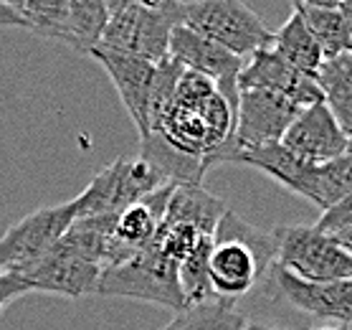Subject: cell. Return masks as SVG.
Here are the masks:
<instances>
[{
  "label": "cell",
  "instance_id": "obj_1",
  "mask_svg": "<svg viewBox=\"0 0 352 330\" xmlns=\"http://www.w3.org/2000/svg\"><path fill=\"white\" fill-rule=\"evenodd\" d=\"M233 125L236 110L216 84L203 74L183 69L173 99L150 120V132L160 135L177 153L213 168L231 143Z\"/></svg>",
  "mask_w": 352,
  "mask_h": 330
},
{
  "label": "cell",
  "instance_id": "obj_2",
  "mask_svg": "<svg viewBox=\"0 0 352 330\" xmlns=\"http://www.w3.org/2000/svg\"><path fill=\"white\" fill-rule=\"evenodd\" d=\"M175 25H180V3L175 0H107V25L94 49L160 64L168 59Z\"/></svg>",
  "mask_w": 352,
  "mask_h": 330
},
{
  "label": "cell",
  "instance_id": "obj_3",
  "mask_svg": "<svg viewBox=\"0 0 352 330\" xmlns=\"http://www.w3.org/2000/svg\"><path fill=\"white\" fill-rule=\"evenodd\" d=\"M180 25L213 41L239 59L272 46L274 33L241 0H195L180 3Z\"/></svg>",
  "mask_w": 352,
  "mask_h": 330
},
{
  "label": "cell",
  "instance_id": "obj_4",
  "mask_svg": "<svg viewBox=\"0 0 352 330\" xmlns=\"http://www.w3.org/2000/svg\"><path fill=\"white\" fill-rule=\"evenodd\" d=\"M10 6L23 18L25 31L87 56L107 25V0H18Z\"/></svg>",
  "mask_w": 352,
  "mask_h": 330
},
{
  "label": "cell",
  "instance_id": "obj_5",
  "mask_svg": "<svg viewBox=\"0 0 352 330\" xmlns=\"http://www.w3.org/2000/svg\"><path fill=\"white\" fill-rule=\"evenodd\" d=\"M94 295L144 300L168 307L175 315L188 310L177 280V265L162 257L155 247H144L127 262L102 269Z\"/></svg>",
  "mask_w": 352,
  "mask_h": 330
},
{
  "label": "cell",
  "instance_id": "obj_6",
  "mask_svg": "<svg viewBox=\"0 0 352 330\" xmlns=\"http://www.w3.org/2000/svg\"><path fill=\"white\" fill-rule=\"evenodd\" d=\"M276 265L305 282H335L352 277V257L335 236L314 226H276Z\"/></svg>",
  "mask_w": 352,
  "mask_h": 330
},
{
  "label": "cell",
  "instance_id": "obj_7",
  "mask_svg": "<svg viewBox=\"0 0 352 330\" xmlns=\"http://www.w3.org/2000/svg\"><path fill=\"white\" fill-rule=\"evenodd\" d=\"M162 185V178L140 155L117 158L104 170H99L91 183L72 201L74 218L114 216Z\"/></svg>",
  "mask_w": 352,
  "mask_h": 330
},
{
  "label": "cell",
  "instance_id": "obj_8",
  "mask_svg": "<svg viewBox=\"0 0 352 330\" xmlns=\"http://www.w3.org/2000/svg\"><path fill=\"white\" fill-rule=\"evenodd\" d=\"M302 112L299 107L276 92H264V89H246L239 92V107H236V125H233V137L226 147L218 163H231L236 153L254 150L281 143L287 135L296 114Z\"/></svg>",
  "mask_w": 352,
  "mask_h": 330
},
{
  "label": "cell",
  "instance_id": "obj_9",
  "mask_svg": "<svg viewBox=\"0 0 352 330\" xmlns=\"http://www.w3.org/2000/svg\"><path fill=\"white\" fill-rule=\"evenodd\" d=\"M72 201L43 206L21 218L0 236V272L23 274L25 269H31L61 239V234L72 226Z\"/></svg>",
  "mask_w": 352,
  "mask_h": 330
},
{
  "label": "cell",
  "instance_id": "obj_10",
  "mask_svg": "<svg viewBox=\"0 0 352 330\" xmlns=\"http://www.w3.org/2000/svg\"><path fill=\"white\" fill-rule=\"evenodd\" d=\"M168 56L175 59L177 64H183L185 69H190L195 74L208 76L216 89L226 97V102L236 110L239 107V72L243 69L246 59H239L228 54L226 49L216 46L213 41L203 39L195 31L185 28V25H175L170 33V46Z\"/></svg>",
  "mask_w": 352,
  "mask_h": 330
},
{
  "label": "cell",
  "instance_id": "obj_11",
  "mask_svg": "<svg viewBox=\"0 0 352 330\" xmlns=\"http://www.w3.org/2000/svg\"><path fill=\"white\" fill-rule=\"evenodd\" d=\"M347 143H350V137L337 125L324 102L302 110L292 122V127L287 130V135L281 137V145L309 165H322V163L344 155Z\"/></svg>",
  "mask_w": 352,
  "mask_h": 330
},
{
  "label": "cell",
  "instance_id": "obj_12",
  "mask_svg": "<svg viewBox=\"0 0 352 330\" xmlns=\"http://www.w3.org/2000/svg\"><path fill=\"white\" fill-rule=\"evenodd\" d=\"M236 87H239V92H246V89L276 92V94H284L287 99H292L299 110H307V107L317 105V102H324L317 81L312 76H307V74L292 69L272 49H261L254 56L246 59L243 69L239 72Z\"/></svg>",
  "mask_w": 352,
  "mask_h": 330
},
{
  "label": "cell",
  "instance_id": "obj_13",
  "mask_svg": "<svg viewBox=\"0 0 352 330\" xmlns=\"http://www.w3.org/2000/svg\"><path fill=\"white\" fill-rule=\"evenodd\" d=\"M89 56L99 61V66L109 74L122 105L135 122L137 132H140V137H144L150 132V97H153L155 64L104 49H91Z\"/></svg>",
  "mask_w": 352,
  "mask_h": 330
},
{
  "label": "cell",
  "instance_id": "obj_14",
  "mask_svg": "<svg viewBox=\"0 0 352 330\" xmlns=\"http://www.w3.org/2000/svg\"><path fill=\"white\" fill-rule=\"evenodd\" d=\"M276 292L302 313H309L320 320L350 322L352 325V277L335 282H305L292 272L274 265Z\"/></svg>",
  "mask_w": 352,
  "mask_h": 330
},
{
  "label": "cell",
  "instance_id": "obj_15",
  "mask_svg": "<svg viewBox=\"0 0 352 330\" xmlns=\"http://www.w3.org/2000/svg\"><path fill=\"white\" fill-rule=\"evenodd\" d=\"M266 267L256 251L241 242H213L208 259L210 290L221 300H236L254 290Z\"/></svg>",
  "mask_w": 352,
  "mask_h": 330
},
{
  "label": "cell",
  "instance_id": "obj_16",
  "mask_svg": "<svg viewBox=\"0 0 352 330\" xmlns=\"http://www.w3.org/2000/svg\"><path fill=\"white\" fill-rule=\"evenodd\" d=\"M292 194L314 203L322 209V214L329 211L344 196L352 194V153H344L322 165H305L292 185Z\"/></svg>",
  "mask_w": 352,
  "mask_h": 330
},
{
  "label": "cell",
  "instance_id": "obj_17",
  "mask_svg": "<svg viewBox=\"0 0 352 330\" xmlns=\"http://www.w3.org/2000/svg\"><path fill=\"white\" fill-rule=\"evenodd\" d=\"M226 211L228 206L203 185H175L160 224H185L203 236H213Z\"/></svg>",
  "mask_w": 352,
  "mask_h": 330
},
{
  "label": "cell",
  "instance_id": "obj_18",
  "mask_svg": "<svg viewBox=\"0 0 352 330\" xmlns=\"http://www.w3.org/2000/svg\"><path fill=\"white\" fill-rule=\"evenodd\" d=\"M322 89V99L347 137L352 135V54L324 59L314 76Z\"/></svg>",
  "mask_w": 352,
  "mask_h": 330
},
{
  "label": "cell",
  "instance_id": "obj_19",
  "mask_svg": "<svg viewBox=\"0 0 352 330\" xmlns=\"http://www.w3.org/2000/svg\"><path fill=\"white\" fill-rule=\"evenodd\" d=\"M294 10L302 16V21L314 36L324 59L340 56V54H347L352 49L350 31L344 25L342 13L337 10V3H324V0L309 3V0H302V3H294Z\"/></svg>",
  "mask_w": 352,
  "mask_h": 330
},
{
  "label": "cell",
  "instance_id": "obj_20",
  "mask_svg": "<svg viewBox=\"0 0 352 330\" xmlns=\"http://www.w3.org/2000/svg\"><path fill=\"white\" fill-rule=\"evenodd\" d=\"M269 49L279 59H284L292 69L307 74L312 79L317 76L322 61H324L317 41H314V36L309 33V28L305 25V21H302V16L296 10H292L287 23L272 36V46Z\"/></svg>",
  "mask_w": 352,
  "mask_h": 330
},
{
  "label": "cell",
  "instance_id": "obj_21",
  "mask_svg": "<svg viewBox=\"0 0 352 330\" xmlns=\"http://www.w3.org/2000/svg\"><path fill=\"white\" fill-rule=\"evenodd\" d=\"M246 318L233 307V300H208L177 313L160 330H241Z\"/></svg>",
  "mask_w": 352,
  "mask_h": 330
},
{
  "label": "cell",
  "instance_id": "obj_22",
  "mask_svg": "<svg viewBox=\"0 0 352 330\" xmlns=\"http://www.w3.org/2000/svg\"><path fill=\"white\" fill-rule=\"evenodd\" d=\"M213 242H241L256 251V257L264 262L266 269L276 265V239H274V234L261 231L258 226L243 221L231 209L226 211L223 218L218 221L216 231H213Z\"/></svg>",
  "mask_w": 352,
  "mask_h": 330
},
{
  "label": "cell",
  "instance_id": "obj_23",
  "mask_svg": "<svg viewBox=\"0 0 352 330\" xmlns=\"http://www.w3.org/2000/svg\"><path fill=\"white\" fill-rule=\"evenodd\" d=\"M213 249V239H203V242L192 249L190 257H185L177 267V280H180V290H183L185 305H203L208 300H216L210 290L208 277V259Z\"/></svg>",
  "mask_w": 352,
  "mask_h": 330
},
{
  "label": "cell",
  "instance_id": "obj_24",
  "mask_svg": "<svg viewBox=\"0 0 352 330\" xmlns=\"http://www.w3.org/2000/svg\"><path fill=\"white\" fill-rule=\"evenodd\" d=\"M347 226H352V194H347L342 201L335 203L329 211H324L320 216V221L314 224V229L332 236V234L342 231Z\"/></svg>",
  "mask_w": 352,
  "mask_h": 330
},
{
  "label": "cell",
  "instance_id": "obj_25",
  "mask_svg": "<svg viewBox=\"0 0 352 330\" xmlns=\"http://www.w3.org/2000/svg\"><path fill=\"white\" fill-rule=\"evenodd\" d=\"M31 287L25 285V280L21 274H13V272H0V310L8 305L10 300L16 298H23L28 295Z\"/></svg>",
  "mask_w": 352,
  "mask_h": 330
},
{
  "label": "cell",
  "instance_id": "obj_26",
  "mask_svg": "<svg viewBox=\"0 0 352 330\" xmlns=\"http://www.w3.org/2000/svg\"><path fill=\"white\" fill-rule=\"evenodd\" d=\"M6 28H25V23L10 3H0V31Z\"/></svg>",
  "mask_w": 352,
  "mask_h": 330
},
{
  "label": "cell",
  "instance_id": "obj_27",
  "mask_svg": "<svg viewBox=\"0 0 352 330\" xmlns=\"http://www.w3.org/2000/svg\"><path fill=\"white\" fill-rule=\"evenodd\" d=\"M332 236H335L337 244H340V247H342V249L352 257V226H347V229H342V231L332 234Z\"/></svg>",
  "mask_w": 352,
  "mask_h": 330
},
{
  "label": "cell",
  "instance_id": "obj_28",
  "mask_svg": "<svg viewBox=\"0 0 352 330\" xmlns=\"http://www.w3.org/2000/svg\"><path fill=\"white\" fill-rule=\"evenodd\" d=\"M337 10L342 13L344 25H347V31H350V41H352V0H344V3H337Z\"/></svg>",
  "mask_w": 352,
  "mask_h": 330
},
{
  "label": "cell",
  "instance_id": "obj_29",
  "mask_svg": "<svg viewBox=\"0 0 352 330\" xmlns=\"http://www.w3.org/2000/svg\"><path fill=\"white\" fill-rule=\"evenodd\" d=\"M241 330H274V328H269V325H264V322H243V328Z\"/></svg>",
  "mask_w": 352,
  "mask_h": 330
},
{
  "label": "cell",
  "instance_id": "obj_30",
  "mask_svg": "<svg viewBox=\"0 0 352 330\" xmlns=\"http://www.w3.org/2000/svg\"><path fill=\"white\" fill-rule=\"evenodd\" d=\"M347 153H352V135H350V143H347Z\"/></svg>",
  "mask_w": 352,
  "mask_h": 330
},
{
  "label": "cell",
  "instance_id": "obj_31",
  "mask_svg": "<svg viewBox=\"0 0 352 330\" xmlns=\"http://www.w3.org/2000/svg\"><path fill=\"white\" fill-rule=\"evenodd\" d=\"M322 330H340V328H322Z\"/></svg>",
  "mask_w": 352,
  "mask_h": 330
}]
</instances>
